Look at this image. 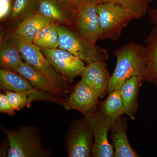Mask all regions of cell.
Wrapping results in <instances>:
<instances>
[{"label":"cell","instance_id":"cell-1","mask_svg":"<svg viewBox=\"0 0 157 157\" xmlns=\"http://www.w3.org/2000/svg\"><path fill=\"white\" fill-rule=\"evenodd\" d=\"M117 59L115 70L110 76L107 93L120 89L127 79L137 76L146 82V60L144 45L130 42L113 51Z\"/></svg>","mask_w":157,"mask_h":157},{"label":"cell","instance_id":"cell-2","mask_svg":"<svg viewBox=\"0 0 157 157\" xmlns=\"http://www.w3.org/2000/svg\"><path fill=\"white\" fill-rule=\"evenodd\" d=\"M9 141L8 157H48L51 152L43 148L39 129L34 125L18 129L2 128Z\"/></svg>","mask_w":157,"mask_h":157},{"label":"cell","instance_id":"cell-3","mask_svg":"<svg viewBox=\"0 0 157 157\" xmlns=\"http://www.w3.org/2000/svg\"><path fill=\"white\" fill-rule=\"evenodd\" d=\"M10 40L17 46L25 62L42 73L56 86L64 93L69 92L71 90L69 82L66 80L53 69L41 50V48L25 41L13 33L7 35Z\"/></svg>","mask_w":157,"mask_h":157},{"label":"cell","instance_id":"cell-4","mask_svg":"<svg viewBox=\"0 0 157 157\" xmlns=\"http://www.w3.org/2000/svg\"><path fill=\"white\" fill-rule=\"evenodd\" d=\"M59 48L67 51L86 63L99 61L107 60V50L90 42L73 29L59 25Z\"/></svg>","mask_w":157,"mask_h":157},{"label":"cell","instance_id":"cell-5","mask_svg":"<svg viewBox=\"0 0 157 157\" xmlns=\"http://www.w3.org/2000/svg\"><path fill=\"white\" fill-rule=\"evenodd\" d=\"M97 11L101 30V39L116 41L130 21L135 19L128 11L120 6L110 3H100Z\"/></svg>","mask_w":157,"mask_h":157},{"label":"cell","instance_id":"cell-6","mask_svg":"<svg viewBox=\"0 0 157 157\" xmlns=\"http://www.w3.org/2000/svg\"><path fill=\"white\" fill-rule=\"evenodd\" d=\"M83 116L94 136L93 156L113 157L114 149L108 140V134L114 121L105 115L98 105Z\"/></svg>","mask_w":157,"mask_h":157},{"label":"cell","instance_id":"cell-7","mask_svg":"<svg viewBox=\"0 0 157 157\" xmlns=\"http://www.w3.org/2000/svg\"><path fill=\"white\" fill-rule=\"evenodd\" d=\"M98 4L93 0H80L74 8L72 29L94 43L100 40L101 36Z\"/></svg>","mask_w":157,"mask_h":157},{"label":"cell","instance_id":"cell-8","mask_svg":"<svg viewBox=\"0 0 157 157\" xmlns=\"http://www.w3.org/2000/svg\"><path fill=\"white\" fill-rule=\"evenodd\" d=\"M94 139L91 130L83 117L73 121L66 138L68 156H91Z\"/></svg>","mask_w":157,"mask_h":157},{"label":"cell","instance_id":"cell-9","mask_svg":"<svg viewBox=\"0 0 157 157\" xmlns=\"http://www.w3.org/2000/svg\"><path fill=\"white\" fill-rule=\"evenodd\" d=\"M0 88L4 91L27 94L31 103L34 101H42L62 104L65 100L37 89L19 73L2 68L0 69Z\"/></svg>","mask_w":157,"mask_h":157},{"label":"cell","instance_id":"cell-10","mask_svg":"<svg viewBox=\"0 0 157 157\" xmlns=\"http://www.w3.org/2000/svg\"><path fill=\"white\" fill-rule=\"evenodd\" d=\"M41 50L51 67L69 82L80 76L85 67L84 62L67 51L59 48Z\"/></svg>","mask_w":157,"mask_h":157},{"label":"cell","instance_id":"cell-11","mask_svg":"<svg viewBox=\"0 0 157 157\" xmlns=\"http://www.w3.org/2000/svg\"><path fill=\"white\" fill-rule=\"evenodd\" d=\"M99 98L92 88L81 79L73 88L69 98L62 104L67 110L75 109L84 115L98 106Z\"/></svg>","mask_w":157,"mask_h":157},{"label":"cell","instance_id":"cell-12","mask_svg":"<svg viewBox=\"0 0 157 157\" xmlns=\"http://www.w3.org/2000/svg\"><path fill=\"white\" fill-rule=\"evenodd\" d=\"M81 80L87 83L103 99L107 93L110 76L104 61L87 63L81 75Z\"/></svg>","mask_w":157,"mask_h":157},{"label":"cell","instance_id":"cell-13","mask_svg":"<svg viewBox=\"0 0 157 157\" xmlns=\"http://www.w3.org/2000/svg\"><path fill=\"white\" fill-rule=\"evenodd\" d=\"M37 12L73 28L74 9L65 0H39Z\"/></svg>","mask_w":157,"mask_h":157},{"label":"cell","instance_id":"cell-14","mask_svg":"<svg viewBox=\"0 0 157 157\" xmlns=\"http://www.w3.org/2000/svg\"><path fill=\"white\" fill-rule=\"evenodd\" d=\"M128 121L122 116L114 121L110 128L111 139L114 149L113 157H138L139 155L129 143L127 135Z\"/></svg>","mask_w":157,"mask_h":157},{"label":"cell","instance_id":"cell-15","mask_svg":"<svg viewBox=\"0 0 157 157\" xmlns=\"http://www.w3.org/2000/svg\"><path fill=\"white\" fill-rule=\"evenodd\" d=\"M15 72L27 79L37 89L58 98L61 97L64 94L42 73L26 62L23 61Z\"/></svg>","mask_w":157,"mask_h":157},{"label":"cell","instance_id":"cell-16","mask_svg":"<svg viewBox=\"0 0 157 157\" xmlns=\"http://www.w3.org/2000/svg\"><path fill=\"white\" fill-rule=\"evenodd\" d=\"M54 22H56L36 12L20 23L14 33L25 41L33 43L40 31L45 26Z\"/></svg>","mask_w":157,"mask_h":157},{"label":"cell","instance_id":"cell-17","mask_svg":"<svg viewBox=\"0 0 157 157\" xmlns=\"http://www.w3.org/2000/svg\"><path fill=\"white\" fill-rule=\"evenodd\" d=\"M143 82L140 77L133 76L127 79L120 89L125 114L133 120L136 118L138 106L137 98Z\"/></svg>","mask_w":157,"mask_h":157},{"label":"cell","instance_id":"cell-18","mask_svg":"<svg viewBox=\"0 0 157 157\" xmlns=\"http://www.w3.org/2000/svg\"><path fill=\"white\" fill-rule=\"evenodd\" d=\"M146 60V82H157V27H155L144 41Z\"/></svg>","mask_w":157,"mask_h":157},{"label":"cell","instance_id":"cell-19","mask_svg":"<svg viewBox=\"0 0 157 157\" xmlns=\"http://www.w3.org/2000/svg\"><path fill=\"white\" fill-rule=\"evenodd\" d=\"M18 48L6 36L1 39L0 66L1 68L14 71L23 61Z\"/></svg>","mask_w":157,"mask_h":157},{"label":"cell","instance_id":"cell-20","mask_svg":"<svg viewBox=\"0 0 157 157\" xmlns=\"http://www.w3.org/2000/svg\"><path fill=\"white\" fill-rule=\"evenodd\" d=\"M101 111L107 117L115 121L125 114L123 101L120 90H114L109 93L104 102L98 104Z\"/></svg>","mask_w":157,"mask_h":157},{"label":"cell","instance_id":"cell-21","mask_svg":"<svg viewBox=\"0 0 157 157\" xmlns=\"http://www.w3.org/2000/svg\"><path fill=\"white\" fill-rule=\"evenodd\" d=\"M39 0H14L10 19L18 24L27 17L36 13Z\"/></svg>","mask_w":157,"mask_h":157},{"label":"cell","instance_id":"cell-22","mask_svg":"<svg viewBox=\"0 0 157 157\" xmlns=\"http://www.w3.org/2000/svg\"><path fill=\"white\" fill-rule=\"evenodd\" d=\"M98 4L110 3L120 6L128 11L135 19L142 18L148 11V3L139 0H93Z\"/></svg>","mask_w":157,"mask_h":157},{"label":"cell","instance_id":"cell-23","mask_svg":"<svg viewBox=\"0 0 157 157\" xmlns=\"http://www.w3.org/2000/svg\"><path fill=\"white\" fill-rule=\"evenodd\" d=\"M9 103L14 110L19 111L25 107H30L31 102L29 96L27 94L16 92L9 90H5Z\"/></svg>","mask_w":157,"mask_h":157},{"label":"cell","instance_id":"cell-24","mask_svg":"<svg viewBox=\"0 0 157 157\" xmlns=\"http://www.w3.org/2000/svg\"><path fill=\"white\" fill-rule=\"evenodd\" d=\"M60 25L56 22H54L45 26L40 31L37 35L33 43L40 48H44L47 40L50 36L52 31L57 26Z\"/></svg>","mask_w":157,"mask_h":157},{"label":"cell","instance_id":"cell-25","mask_svg":"<svg viewBox=\"0 0 157 157\" xmlns=\"http://www.w3.org/2000/svg\"><path fill=\"white\" fill-rule=\"evenodd\" d=\"M13 0H0V19L4 20L11 15Z\"/></svg>","mask_w":157,"mask_h":157},{"label":"cell","instance_id":"cell-26","mask_svg":"<svg viewBox=\"0 0 157 157\" xmlns=\"http://www.w3.org/2000/svg\"><path fill=\"white\" fill-rule=\"evenodd\" d=\"M14 111L9 103V99L6 94H0V112L7 113L8 115L13 116L14 115Z\"/></svg>","mask_w":157,"mask_h":157},{"label":"cell","instance_id":"cell-27","mask_svg":"<svg viewBox=\"0 0 157 157\" xmlns=\"http://www.w3.org/2000/svg\"><path fill=\"white\" fill-rule=\"evenodd\" d=\"M59 25L56 27L52 31L44 48H59V34L57 30Z\"/></svg>","mask_w":157,"mask_h":157},{"label":"cell","instance_id":"cell-28","mask_svg":"<svg viewBox=\"0 0 157 157\" xmlns=\"http://www.w3.org/2000/svg\"><path fill=\"white\" fill-rule=\"evenodd\" d=\"M147 12L151 22L157 27V7L150 9Z\"/></svg>","mask_w":157,"mask_h":157},{"label":"cell","instance_id":"cell-29","mask_svg":"<svg viewBox=\"0 0 157 157\" xmlns=\"http://www.w3.org/2000/svg\"><path fill=\"white\" fill-rule=\"evenodd\" d=\"M65 1L74 9V7L80 0H65Z\"/></svg>","mask_w":157,"mask_h":157},{"label":"cell","instance_id":"cell-30","mask_svg":"<svg viewBox=\"0 0 157 157\" xmlns=\"http://www.w3.org/2000/svg\"><path fill=\"white\" fill-rule=\"evenodd\" d=\"M139 1H141V2H144L148 3V2L151 1V0H139Z\"/></svg>","mask_w":157,"mask_h":157}]
</instances>
